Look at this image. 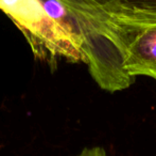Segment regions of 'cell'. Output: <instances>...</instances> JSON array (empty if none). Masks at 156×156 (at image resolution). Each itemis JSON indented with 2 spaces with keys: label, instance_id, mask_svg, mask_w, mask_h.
I'll use <instances>...</instances> for the list:
<instances>
[{
  "label": "cell",
  "instance_id": "cell-1",
  "mask_svg": "<svg viewBox=\"0 0 156 156\" xmlns=\"http://www.w3.org/2000/svg\"><path fill=\"white\" fill-rule=\"evenodd\" d=\"M0 10L21 31L35 59L52 69L58 60L86 63L79 21L72 24L55 21L39 0H0Z\"/></svg>",
  "mask_w": 156,
  "mask_h": 156
},
{
  "label": "cell",
  "instance_id": "cell-2",
  "mask_svg": "<svg viewBox=\"0 0 156 156\" xmlns=\"http://www.w3.org/2000/svg\"><path fill=\"white\" fill-rule=\"evenodd\" d=\"M61 1L79 19L84 36L85 33L101 32L113 40V31L119 26L156 21V0Z\"/></svg>",
  "mask_w": 156,
  "mask_h": 156
},
{
  "label": "cell",
  "instance_id": "cell-3",
  "mask_svg": "<svg viewBox=\"0 0 156 156\" xmlns=\"http://www.w3.org/2000/svg\"><path fill=\"white\" fill-rule=\"evenodd\" d=\"M113 39L132 78L148 76L156 80V21L119 26Z\"/></svg>",
  "mask_w": 156,
  "mask_h": 156
},
{
  "label": "cell",
  "instance_id": "cell-4",
  "mask_svg": "<svg viewBox=\"0 0 156 156\" xmlns=\"http://www.w3.org/2000/svg\"><path fill=\"white\" fill-rule=\"evenodd\" d=\"M76 156H107V154L104 149L101 146H93V148H85Z\"/></svg>",
  "mask_w": 156,
  "mask_h": 156
}]
</instances>
